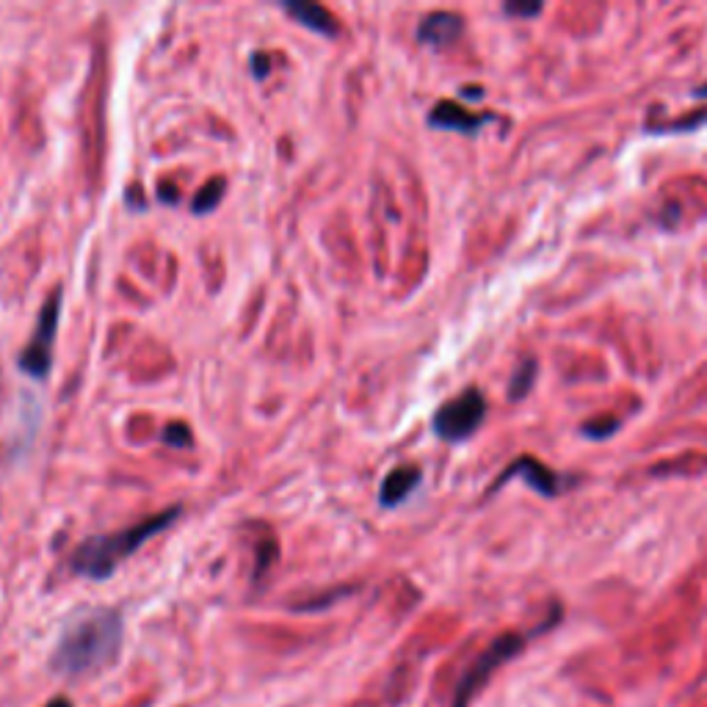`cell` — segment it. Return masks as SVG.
<instances>
[{"instance_id":"6da1fadb","label":"cell","mask_w":707,"mask_h":707,"mask_svg":"<svg viewBox=\"0 0 707 707\" xmlns=\"http://www.w3.org/2000/svg\"><path fill=\"white\" fill-rule=\"evenodd\" d=\"M125 622L114 609L77 611L55 642L50 669L59 675L77 677L105 669L116 661L122 647Z\"/></svg>"},{"instance_id":"7a4b0ae2","label":"cell","mask_w":707,"mask_h":707,"mask_svg":"<svg viewBox=\"0 0 707 707\" xmlns=\"http://www.w3.org/2000/svg\"><path fill=\"white\" fill-rule=\"evenodd\" d=\"M180 517L183 506H171V509L160 511V514L155 517H147V520L136 522V526L125 528V531L89 537L86 542L77 544L75 553H72V570H75L77 575L89 578V581H108L122 561L131 559L144 542H149V539L164 533L169 526H175Z\"/></svg>"},{"instance_id":"3957f363","label":"cell","mask_w":707,"mask_h":707,"mask_svg":"<svg viewBox=\"0 0 707 707\" xmlns=\"http://www.w3.org/2000/svg\"><path fill=\"white\" fill-rule=\"evenodd\" d=\"M559 616H561V611L550 614L548 622H544V625H539L533 633H503V636L495 638V642L489 644V647L484 649V653L478 655V658L472 661L470 666H467L465 675L459 677V686H456L454 703H450V707H470L472 699L478 697V692H481V688L489 683V677H492L495 672L500 669V666L509 664L511 658H517V655L526 649V644L531 642L537 633L550 631V627L559 622Z\"/></svg>"},{"instance_id":"277c9868","label":"cell","mask_w":707,"mask_h":707,"mask_svg":"<svg viewBox=\"0 0 707 707\" xmlns=\"http://www.w3.org/2000/svg\"><path fill=\"white\" fill-rule=\"evenodd\" d=\"M61 308H64V291L55 288L48 297V302L39 310L37 326H33V335L28 341V346L20 354V371L31 378H48L53 371V346H55V332H59L61 321Z\"/></svg>"},{"instance_id":"5b68a950","label":"cell","mask_w":707,"mask_h":707,"mask_svg":"<svg viewBox=\"0 0 707 707\" xmlns=\"http://www.w3.org/2000/svg\"><path fill=\"white\" fill-rule=\"evenodd\" d=\"M484 417H487V398L478 387H467L465 393L434 412L432 428L445 443H461L481 428Z\"/></svg>"},{"instance_id":"8992f818","label":"cell","mask_w":707,"mask_h":707,"mask_svg":"<svg viewBox=\"0 0 707 707\" xmlns=\"http://www.w3.org/2000/svg\"><path fill=\"white\" fill-rule=\"evenodd\" d=\"M526 478V484L531 489H537L539 495H544V498H555V495H561L564 489H570V481L566 478H561L559 472L548 470V467L542 465L539 459H531V456H520V459L511 461L509 467H506L503 472H500L498 478H495L492 484V492H498L500 487H503L509 478Z\"/></svg>"},{"instance_id":"52a82bcc","label":"cell","mask_w":707,"mask_h":707,"mask_svg":"<svg viewBox=\"0 0 707 707\" xmlns=\"http://www.w3.org/2000/svg\"><path fill=\"white\" fill-rule=\"evenodd\" d=\"M495 114H472V111H465L456 103H437L428 114V125L443 127V131H456L465 133V136H476L487 122H492Z\"/></svg>"},{"instance_id":"ba28073f","label":"cell","mask_w":707,"mask_h":707,"mask_svg":"<svg viewBox=\"0 0 707 707\" xmlns=\"http://www.w3.org/2000/svg\"><path fill=\"white\" fill-rule=\"evenodd\" d=\"M461 31H465V20L459 14H454V11H434V14L423 17L420 28H417V39L423 44H428V48L443 50L448 44H454L461 37Z\"/></svg>"},{"instance_id":"9c48e42d","label":"cell","mask_w":707,"mask_h":707,"mask_svg":"<svg viewBox=\"0 0 707 707\" xmlns=\"http://www.w3.org/2000/svg\"><path fill=\"white\" fill-rule=\"evenodd\" d=\"M282 9H285L299 25H304L313 33H321V37L335 39L337 33H341V25H337V20L332 17V11L324 9L321 3H313V0H282Z\"/></svg>"},{"instance_id":"30bf717a","label":"cell","mask_w":707,"mask_h":707,"mask_svg":"<svg viewBox=\"0 0 707 707\" xmlns=\"http://www.w3.org/2000/svg\"><path fill=\"white\" fill-rule=\"evenodd\" d=\"M420 467L415 465H401L395 467V470H389L387 476H384L382 489H378V506H382V509H395L398 503H404V500L420 487Z\"/></svg>"},{"instance_id":"8fae6325","label":"cell","mask_w":707,"mask_h":707,"mask_svg":"<svg viewBox=\"0 0 707 707\" xmlns=\"http://www.w3.org/2000/svg\"><path fill=\"white\" fill-rule=\"evenodd\" d=\"M537 371H539V362L533 360V356H526V360L514 367V376H511L509 382L511 401H522L528 393H531L533 382H537Z\"/></svg>"},{"instance_id":"7c38bea8","label":"cell","mask_w":707,"mask_h":707,"mask_svg":"<svg viewBox=\"0 0 707 707\" xmlns=\"http://www.w3.org/2000/svg\"><path fill=\"white\" fill-rule=\"evenodd\" d=\"M225 191H227L225 177H214V180H208L202 188H199L197 197H194V202H191V210L197 216L210 214V210L219 208V202H221V197H225Z\"/></svg>"},{"instance_id":"4fadbf2b","label":"cell","mask_w":707,"mask_h":707,"mask_svg":"<svg viewBox=\"0 0 707 707\" xmlns=\"http://www.w3.org/2000/svg\"><path fill=\"white\" fill-rule=\"evenodd\" d=\"M164 443L171 448H186V445H191V428L186 423H169L164 428Z\"/></svg>"},{"instance_id":"5bb4252c","label":"cell","mask_w":707,"mask_h":707,"mask_svg":"<svg viewBox=\"0 0 707 707\" xmlns=\"http://www.w3.org/2000/svg\"><path fill=\"white\" fill-rule=\"evenodd\" d=\"M616 428H620V420H605V423L589 420V423H583L581 432L586 434V437H592V439H605V437H611V434H614Z\"/></svg>"},{"instance_id":"9a60e30c","label":"cell","mask_w":707,"mask_h":707,"mask_svg":"<svg viewBox=\"0 0 707 707\" xmlns=\"http://www.w3.org/2000/svg\"><path fill=\"white\" fill-rule=\"evenodd\" d=\"M274 559H277V542L274 539H266V542L260 544V561H258V570L254 572H258V575H263Z\"/></svg>"},{"instance_id":"2e32d148","label":"cell","mask_w":707,"mask_h":707,"mask_svg":"<svg viewBox=\"0 0 707 707\" xmlns=\"http://www.w3.org/2000/svg\"><path fill=\"white\" fill-rule=\"evenodd\" d=\"M542 9L544 6L542 3H506V14H511V17H537V14H542Z\"/></svg>"},{"instance_id":"e0dca14e","label":"cell","mask_w":707,"mask_h":707,"mask_svg":"<svg viewBox=\"0 0 707 707\" xmlns=\"http://www.w3.org/2000/svg\"><path fill=\"white\" fill-rule=\"evenodd\" d=\"M252 72L260 77V81H263V77L271 72V59H269V55H266V53H254V55H252Z\"/></svg>"},{"instance_id":"ac0fdd59","label":"cell","mask_w":707,"mask_h":707,"mask_svg":"<svg viewBox=\"0 0 707 707\" xmlns=\"http://www.w3.org/2000/svg\"><path fill=\"white\" fill-rule=\"evenodd\" d=\"M158 194H160V199H164V202H177V191H175V186H160L158 188Z\"/></svg>"},{"instance_id":"d6986e66","label":"cell","mask_w":707,"mask_h":707,"mask_svg":"<svg viewBox=\"0 0 707 707\" xmlns=\"http://www.w3.org/2000/svg\"><path fill=\"white\" fill-rule=\"evenodd\" d=\"M461 94H465V97H470V100H481L484 97V92L478 86H467V89H461Z\"/></svg>"},{"instance_id":"ffe728a7","label":"cell","mask_w":707,"mask_h":707,"mask_svg":"<svg viewBox=\"0 0 707 707\" xmlns=\"http://www.w3.org/2000/svg\"><path fill=\"white\" fill-rule=\"evenodd\" d=\"M48 707H72V703L70 699H53V703H50Z\"/></svg>"},{"instance_id":"44dd1931","label":"cell","mask_w":707,"mask_h":707,"mask_svg":"<svg viewBox=\"0 0 707 707\" xmlns=\"http://www.w3.org/2000/svg\"><path fill=\"white\" fill-rule=\"evenodd\" d=\"M694 97H707V83H703V86L694 89Z\"/></svg>"}]
</instances>
